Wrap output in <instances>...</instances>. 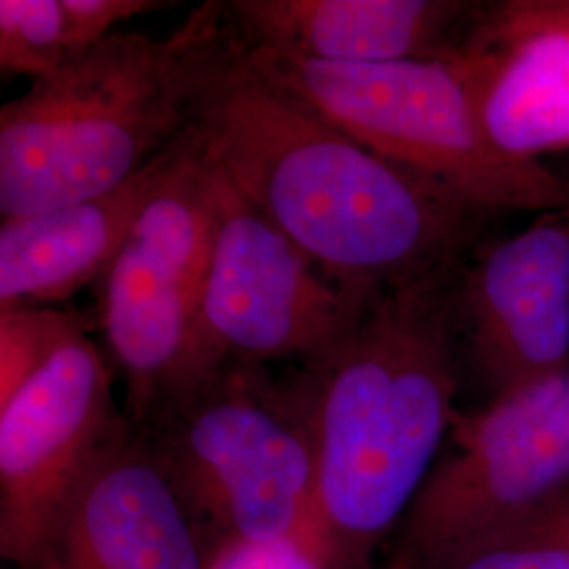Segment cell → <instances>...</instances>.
Segmentation results:
<instances>
[{"label":"cell","instance_id":"18","mask_svg":"<svg viewBox=\"0 0 569 569\" xmlns=\"http://www.w3.org/2000/svg\"><path fill=\"white\" fill-rule=\"evenodd\" d=\"M207 569H333L317 529L283 538H224L209 555Z\"/></svg>","mask_w":569,"mask_h":569},{"label":"cell","instance_id":"8","mask_svg":"<svg viewBox=\"0 0 569 569\" xmlns=\"http://www.w3.org/2000/svg\"><path fill=\"white\" fill-rule=\"evenodd\" d=\"M207 173L209 232L199 298L207 357L218 366L305 361L338 340L367 300H352L327 281L224 178L209 167Z\"/></svg>","mask_w":569,"mask_h":569},{"label":"cell","instance_id":"3","mask_svg":"<svg viewBox=\"0 0 569 569\" xmlns=\"http://www.w3.org/2000/svg\"><path fill=\"white\" fill-rule=\"evenodd\" d=\"M226 2L164 39L114 32L0 110L2 220L103 194L190 129L239 47Z\"/></svg>","mask_w":569,"mask_h":569},{"label":"cell","instance_id":"1","mask_svg":"<svg viewBox=\"0 0 569 569\" xmlns=\"http://www.w3.org/2000/svg\"><path fill=\"white\" fill-rule=\"evenodd\" d=\"M190 138L352 300L467 262L491 218L352 140L258 70L243 42L207 87Z\"/></svg>","mask_w":569,"mask_h":569},{"label":"cell","instance_id":"10","mask_svg":"<svg viewBox=\"0 0 569 569\" xmlns=\"http://www.w3.org/2000/svg\"><path fill=\"white\" fill-rule=\"evenodd\" d=\"M462 348L491 397L569 369V207L477 247L460 270Z\"/></svg>","mask_w":569,"mask_h":569},{"label":"cell","instance_id":"2","mask_svg":"<svg viewBox=\"0 0 569 569\" xmlns=\"http://www.w3.org/2000/svg\"><path fill=\"white\" fill-rule=\"evenodd\" d=\"M462 266L369 298L296 371L317 458L315 521L333 569H371L448 441L465 357Z\"/></svg>","mask_w":569,"mask_h":569},{"label":"cell","instance_id":"12","mask_svg":"<svg viewBox=\"0 0 569 569\" xmlns=\"http://www.w3.org/2000/svg\"><path fill=\"white\" fill-rule=\"evenodd\" d=\"M458 60L498 150L526 161L569 150V0L483 2Z\"/></svg>","mask_w":569,"mask_h":569},{"label":"cell","instance_id":"13","mask_svg":"<svg viewBox=\"0 0 569 569\" xmlns=\"http://www.w3.org/2000/svg\"><path fill=\"white\" fill-rule=\"evenodd\" d=\"M483 2L462 0H232L237 37L306 60L392 63L460 53Z\"/></svg>","mask_w":569,"mask_h":569},{"label":"cell","instance_id":"19","mask_svg":"<svg viewBox=\"0 0 569 569\" xmlns=\"http://www.w3.org/2000/svg\"><path fill=\"white\" fill-rule=\"evenodd\" d=\"M32 569H63V568H61L60 563H58V561H56V559H53V557H49V555H47V557H44V559H42L41 563H39V566H37V568H32Z\"/></svg>","mask_w":569,"mask_h":569},{"label":"cell","instance_id":"9","mask_svg":"<svg viewBox=\"0 0 569 569\" xmlns=\"http://www.w3.org/2000/svg\"><path fill=\"white\" fill-rule=\"evenodd\" d=\"M127 422L112 371L87 336L60 350L0 406V555L32 569L61 512Z\"/></svg>","mask_w":569,"mask_h":569},{"label":"cell","instance_id":"7","mask_svg":"<svg viewBox=\"0 0 569 569\" xmlns=\"http://www.w3.org/2000/svg\"><path fill=\"white\" fill-rule=\"evenodd\" d=\"M568 489L569 369L453 416L448 451L407 510L387 569H435Z\"/></svg>","mask_w":569,"mask_h":569},{"label":"cell","instance_id":"4","mask_svg":"<svg viewBox=\"0 0 569 569\" xmlns=\"http://www.w3.org/2000/svg\"><path fill=\"white\" fill-rule=\"evenodd\" d=\"M243 51L352 140L488 216L569 207V176L491 143L458 56L329 63L247 44Z\"/></svg>","mask_w":569,"mask_h":569},{"label":"cell","instance_id":"11","mask_svg":"<svg viewBox=\"0 0 569 569\" xmlns=\"http://www.w3.org/2000/svg\"><path fill=\"white\" fill-rule=\"evenodd\" d=\"M213 545L152 439L127 420L61 512L49 557L63 569H207Z\"/></svg>","mask_w":569,"mask_h":569},{"label":"cell","instance_id":"5","mask_svg":"<svg viewBox=\"0 0 569 569\" xmlns=\"http://www.w3.org/2000/svg\"><path fill=\"white\" fill-rule=\"evenodd\" d=\"M142 430L213 542L319 531L315 441L296 376L224 361Z\"/></svg>","mask_w":569,"mask_h":569},{"label":"cell","instance_id":"17","mask_svg":"<svg viewBox=\"0 0 569 569\" xmlns=\"http://www.w3.org/2000/svg\"><path fill=\"white\" fill-rule=\"evenodd\" d=\"M82 336L87 321L77 312L51 306L0 310V406Z\"/></svg>","mask_w":569,"mask_h":569},{"label":"cell","instance_id":"6","mask_svg":"<svg viewBox=\"0 0 569 569\" xmlns=\"http://www.w3.org/2000/svg\"><path fill=\"white\" fill-rule=\"evenodd\" d=\"M207 232L209 173L188 129L180 159L100 281V326L133 427L152 425L218 367L199 333Z\"/></svg>","mask_w":569,"mask_h":569},{"label":"cell","instance_id":"16","mask_svg":"<svg viewBox=\"0 0 569 569\" xmlns=\"http://www.w3.org/2000/svg\"><path fill=\"white\" fill-rule=\"evenodd\" d=\"M435 569H569V489L456 550Z\"/></svg>","mask_w":569,"mask_h":569},{"label":"cell","instance_id":"15","mask_svg":"<svg viewBox=\"0 0 569 569\" xmlns=\"http://www.w3.org/2000/svg\"><path fill=\"white\" fill-rule=\"evenodd\" d=\"M157 0H0V66L39 81L114 34L122 21L159 11Z\"/></svg>","mask_w":569,"mask_h":569},{"label":"cell","instance_id":"14","mask_svg":"<svg viewBox=\"0 0 569 569\" xmlns=\"http://www.w3.org/2000/svg\"><path fill=\"white\" fill-rule=\"evenodd\" d=\"M183 136L140 173L103 194L2 220L0 310L56 305L102 281L146 204L180 159Z\"/></svg>","mask_w":569,"mask_h":569}]
</instances>
